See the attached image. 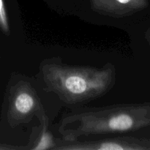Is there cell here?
<instances>
[{
  "label": "cell",
  "instance_id": "obj_8",
  "mask_svg": "<svg viewBox=\"0 0 150 150\" xmlns=\"http://www.w3.org/2000/svg\"><path fill=\"white\" fill-rule=\"evenodd\" d=\"M29 149L27 146H14V145L0 143V150H27Z\"/></svg>",
  "mask_w": 150,
  "mask_h": 150
},
{
  "label": "cell",
  "instance_id": "obj_7",
  "mask_svg": "<svg viewBox=\"0 0 150 150\" xmlns=\"http://www.w3.org/2000/svg\"><path fill=\"white\" fill-rule=\"evenodd\" d=\"M0 30L4 35H10V24L4 0H0Z\"/></svg>",
  "mask_w": 150,
  "mask_h": 150
},
{
  "label": "cell",
  "instance_id": "obj_6",
  "mask_svg": "<svg viewBox=\"0 0 150 150\" xmlns=\"http://www.w3.org/2000/svg\"><path fill=\"white\" fill-rule=\"evenodd\" d=\"M40 122V129L33 128V132L30 137V141L28 144L31 150H46L55 149L57 144V140H55L52 133L48 130V116L45 114Z\"/></svg>",
  "mask_w": 150,
  "mask_h": 150
},
{
  "label": "cell",
  "instance_id": "obj_9",
  "mask_svg": "<svg viewBox=\"0 0 150 150\" xmlns=\"http://www.w3.org/2000/svg\"><path fill=\"white\" fill-rule=\"evenodd\" d=\"M145 38H146V41L150 46V29L146 30V33H145Z\"/></svg>",
  "mask_w": 150,
  "mask_h": 150
},
{
  "label": "cell",
  "instance_id": "obj_2",
  "mask_svg": "<svg viewBox=\"0 0 150 150\" xmlns=\"http://www.w3.org/2000/svg\"><path fill=\"white\" fill-rule=\"evenodd\" d=\"M150 125V104L121 103L101 107H77L62 116L59 132L62 140L127 133Z\"/></svg>",
  "mask_w": 150,
  "mask_h": 150
},
{
  "label": "cell",
  "instance_id": "obj_1",
  "mask_svg": "<svg viewBox=\"0 0 150 150\" xmlns=\"http://www.w3.org/2000/svg\"><path fill=\"white\" fill-rule=\"evenodd\" d=\"M40 68L45 89L70 106L103 96L114 87L117 78L112 63L102 67L70 65L59 58H51L42 61Z\"/></svg>",
  "mask_w": 150,
  "mask_h": 150
},
{
  "label": "cell",
  "instance_id": "obj_5",
  "mask_svg": "<svg viewBox=\"0 0 150 150\" xmlns=\"http://www.w3.org/2000/svg\"><path fill=\"white\" fill-rule=\"evenodd\" d=\"M91 9L102 16L123 18L146 8L148 0H89Z\"/></svg>",
  "mask_w": 150,
  "mask_h": 150
},
{
  "label": "cell",
  "instance_id": "obj_3",
  "mask_svg": "<svg viewBox=\"0 0 150 150\" xmlns=\"http://www.w3.org/2000/svg\"><path fill=\"white\" fill-rule=\"evenodd\" d=\"M7 99V122L13 127L29 122L34 117L40 121L46 114L36 89L24 79L8 85Z\"/></svg>",
  "mask_w": 150,
  "mask_h": 150
},
{
  "label": "cell",
  "instance_id": "obj_4",
  "mask_svg": "<svg viewBox=\"0 0 150 150\" xmlns=\"http://www.w3.org/2000/svg\"><path fill=\"white\" fill-rule=\"evenodd\" d=\"M150 140L130 136L107 138L96 140L67 142L57 139L54 150H147Z\"/></svg>",
  "mask_w": 150,
  "mask_h": 150
}]
</instances>
